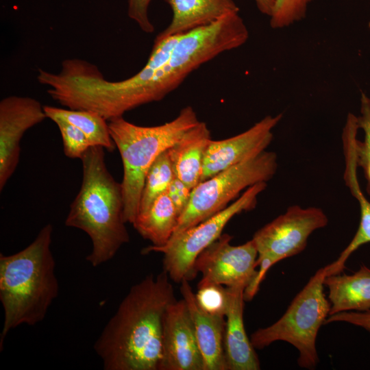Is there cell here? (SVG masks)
<instances>
[{
    "instance_id": "6da1fadb",
    "label": "cell",
    "mask_w": 370,
    "mask_h": 370,
    "mask_svg": "<svg viewBox=\"0 0 370 370\" xmlns=\"http://www.w3.org/2000/svg\"><path fill=\"white\" fill-rule=\"evenodd\" d=\"M167 273L133 285L94 344L105 370H159L162 319L175 291Z\"/></svg>"
},
{
    "instance_id": "7a4b0ae2",
    "label": "cell",
    "mask_w": 370,
    "mask_h": 370,
    "mask_svg": "<svg viewBox=\"0 0 370 370\" xmlns=\"http://www.w3.org/2000/svg\"><path fill=\"white\" fill-rule=\"evenodd\" d=\"M53 226L48 223L23 249L9 256L0 254V301L3 324L2 350L12 329L42 321L59 293L56 262L51 250Z\"/></svg>"
},
{
    "instance_id": "3957f363",
    "label": "cell",
    "mask_w": 370,
    "mask_h": 370,
    "mask_svg": "<svg viewBox=\"0 0 370 370\" xmlns=\"http://www.w3.org/2000/svg\"><path fill=\"white\" fill-rule=\"evenodd\" d=\"M81 160L82 182L70 206L65 225L88 234L92 248L86 260L96 267L112 259L130 241V235L124 219L121 183L107 168L104 148L90 147Z\"/></svg>"
},
{
    "instance_id": "277c9868",
    "label": "cell",
    "mask_w": 370,
    "mask_h": 370,
    "mask_svg": "<svg viewBox=\"0 0 370 370\" xmlns=\"http://www.w3.org/2000/svg\"><path fill=\"white\" fill-rule=\"evenodd\" d=\"M199 121L191 106L183 108L171 121L156 126L137 125L123 116L108 121L123 162L121 186L126 223L132 224L138 214L146 175L156 159Z\"/></svg>"
},
{
    "instance_id": "5b68a950",
    "label": "cell",
    "mask_w": 370,
    "mask_h": 370,
    "mask_svg": "<svg viewBox=\"0 0 370 370\" xmlns=\"http://www.w3.org/2000/svg\"><path fill=\"white\" fill-rule=\"evenodd\" d=\"M325 277V266L310 278L276 322L251 334L250 341L255 349H262L275 341H285L299 352L297 363L300 367H316L319 360L316 340L330 310V303L323 292Z\"/></svg>"
},
{
    "instance_id": "8992f818",
    "label": "cell",
    "mask_w": 370,
    "mask_h": 370,
    "mask_svg": "<svg viewBox=\"0 0 370 370\" xmlns=\"http://www.w3.org/2000/svg\"><path fill=\"white\" fill-rule=\"evenodd\" d=\"M277 169L276 153L264 151L200 182L192 189L172 237L223 210L242 190L259 182H267Z\"/></svg>"
},
{
    "instance_id": "52a82bcc",
    "label": "cell",
    "mask_w": 370,
    "mask_h": 370,
    "mask_svg": "<svg viewBox=\"0 0 370 370\" xmlns=\"http://www.w3.org/2000/svg\"><path fill=\"white\" fill-rule=\"evenodd\" d=\"M267 182H259L247 188L233 203L201 223L172 237L162 246L149 245L141 253L163 254V270L175 282L193 280L197 273L195 262L197 256L222 234L230 219L244 211L254 209L258 195Z\"/></svg>"
},
{
    "instance_id": "ba28073f",
    "label": "cell",
    "mask_w": 370,
    "mask_h": 370,
    "mask_svg": "<svg viewBox=\"0 0 370 370\" xmlns=\"http://www.w3.org/2000/svg\"><path fill=\"white\" fill-rule=\"evenodd\" d=\"M181 35L156 38L146 64L127 79L110 81L104 78L100 71L91 73L85 87L91 109L110 121L148 103L146 87L157 69L167 61Z\"/></svg>"
},
{
    "instance_id": "9c48e42d",
    "label": "cell",
    "mask_w": 370,
    "mask_h": 370,
    "mask_svg": "<svg viewBox=\"0 0 370 370\" xmlns=\"http://www.w3.org/2000/svg\"><path fill=\"white\" fill-rule=\"evenodd\" d=\"M328 223V218L320 208L289 206L253 236L258 257H268L276 264L297 255L306 247L310 235Z\"/></svg>"
},
{
    "instance_id": "30bf717a",
    "label": "cell",
    "mask_w": 370,
    "mask_h": 370,
    "mask_svg": "<svg viewBox=\"0 0 370 370\" xmlns=\"http://www.w3.org/2000/svg\"><path fill=\"white\" fill-rule=\"evenodd\" d=\"M232 238L222 234L197 256L194 268L202 275L197 288L210 284L247 287L255 278L258 251L254 241L235 246L231 245Z\"/></svg>"
},
{
    "instance_id": "8fae6325",
    "label": "cell",
    "mask_w": 370,
    "mask_h": 370,
    "mask_svg": "<svg viewBox=\"0 0 370 370\" xmlns=\"http://www.w3.org/2000/svg\"><path fill=\"white\" fill-rule=\"evenodd\" d=\"M44 106L32 97L10 95L0 101V190L14 174L20 160L24 134L42 122Z\"/></svg>"
},
{
    "instance_id": "7c38bea8",
    "label": "cell",
    "mask_w": 370,
    "mask_h": 370,
    "mask_svg": "<svg viewBox=\"0 0 370 370\" xmlns=\"http://www.w3.org/2000/svg\"><path fill=\"white\" fill-rule=\"evenodd\" d=\"M282 116H266L238 135L212 140L204 157L201 182L266 151L273 140V130Z\"/></svg>"
},
{
    "instance_id": "4fadbf2b",
    "label": "cell",
    "mask_w": 370,
    "mask_h": 370,
    "mask_svg": "<svg viewBox=\"0 0 370 370\" xmlns=\"http://www.w3.org/2000/svg\"><path fill=\"white\" fill-rule=\"evenodd\" d=\"M159 370H204L193 322L185 301H173L162 319Z\"/></svg>"
},
{
    "instance_id": "5bb4252c",
    "label": "cell",
    "mask_w": 370,
    "mask_h": 370,
    "mask_svg": "<svg viewBox=\"0 0 370 370\" xmlns=\"http://www.w3.org/2000/svg\"><path fill=\"white\" fill-rule=\"evenodd\" d=\"M227 295L224 330L227 370H258V355L247 336L243 321L245 285L225 286Z\"/></svg>"
},
{
    "instance_id": "9a60e30c",
    "label": "cell",
    "mask_w": 370,
    "mask_h": 370,
    "mask_svg": "<svg viewBox=\"0 0 370 370\" xmlns=\"http://www.w3.org/2000/svg\"><path fill=\"white\" fill-rule=\"evenodd\" d=\"M189 282H181L180 292L193 322L204 370H227L224 352L225 317L209 314L201 309Z\"/></svg>"
},
{
    "instance_id": "2e32d148",
    "label": "cell",
    "mask_w": 370,
    "mask_h": 370,
    "mask_svg": "<svg viewBox=\"0 0 370 370\" xmlns=\"http://www.w3.org/2000/svg\"><path fill=\"white\" fill-rule=\"evenodd\" d=\"M164 1L173 16L167 27L156 36L160 38L186 33L240 11L233 0Z\"/></svg>"
},
{
    "instance_id": "e0dca14e",
    "label": "cell",
    "mask_w": 370,
    "mask_h": 370,
    "mask_svg": "<svg viewBox=\"0 0 370 370\" xmlns=\"http://www.w3.org/2000/svg\"><path fill=\"white\" fill-rule=\"evenodd\" d=\"M211 140L206 123L199 121L167 150L175 175L191 189L201 182L204 160Z\"/></svg>"
},
{
    "instance_id": "ac0fdd59",
    "label": "cell",
    "mask_w": 370,
    "mask_h": 370,
    "mask_svg": "<svg viewBox=\"0 0 370 370\" xmlns=\"http://www.w3.org/2000/svg\"><path fill=\"white\" fill-rule=\"evenodd\" d=\"M323 285L329 291V315L345 311L370 310V269L361 264L355 273L326 276Z\"/></svg>"
},
{
    "instance_id": "d6986e66",
    "label": "cell",
    "mask_w": 370,
    "mask_h": 370,
    "mask_svg": "<svg viewBox=\"0 0 370 370\" xmlns=\"http://www.w3.org/2000/svg\"><path fill=\"white\" fill-rule=\"evenodd\" d=\"M344 181L360 207V222L353 238L343 250L338 258L325 266L326 276L341 273L345 269L349 256L360 247L370 243V201L368 200L358 182L356 160L348 158L345 161Z\"/></svg>"
},
{
    "instance_id": "ffe728a7",
    "label": "cell",
    "mask_w": 370,
    "mask_h": 370,
    "mask_svg": "<svg viewBox=\"0 0 370 370\" xmlns=\"http://www.w3.org/2000/svg\"><path fill=\"white\" fill-rule=\"evenodd\" d=\"M178 218L177 211L166 192L145 212L138 214L132 225L142 237L151 242V245L159 247L171 239Z\"/></svg>"
},
{
    "instance_id": "44dd1931",
    "label": "cell",
    "mask_w": 370,
    "mask_h": 370,
    "mask_svg": "<svg viewBox=\"0 0 370 370\" xmlns=\"http://www.w3.org/2000/svg\"><path fill=\"white\" fill-rule=\"evenodd\" d=\"M47 119L62 120L79 129L87 137L92 146H100L109 152L116 145L111 138L108 122L98 113L86 110H72L44 106Z\"/></svg>"
},
{
    "instance_id": "7402d4cb",
    "label": "cell",
    "mask_w": 370,
    "mask_h": 370,
    "mask_svg": "<svg viewBox=\"0 0 370 370\" xmlns=\"http://www.w3.org/2000/svg\"><path fill=\"white\" fill-rule=\"evenodd\" d=\"M175 176L166 150L158 156L147 172L138 214L145 212L158 197L167 191Z\"/></svg>"
},
{
    "instance_id": "603a6c76",
    "label": "cell",
    "mask_w": 370,
    "mask_h": 370,
    "mask_svg": "<svg viewBox=\"0 0 370 370\" xmlns=\"http://www.w3.org/2000/svg\"><path fill=\"white\" fill-rule=\"evenodd\" d=\"M360 115L357 116L359 129L364 132V139L355 141V153L358 167L362 169L366 180V190L370 196V98L361 93Z\"/></svg>"
},
{
    "instance_id": "cb8c5ba5",
    "label": "cell",
    "mask_w": 370,
    "mask_h": 370,
    "mask_svg": "<svg viewBox=\"0 0 370 370\" xmlns=\"http://www.w3.org/2000/svg\"><path fill=\"white\" fill-rule=\"evenodd\" d=\"M313 0H275L270 25L273 29L288 27L304 19Z\"/></svg>"
},
{
    "instance_id": "d4e9b609",
    "label": "cell",
    "mask_w": 370,
    "mask_h": 370,
    "mask_svg": "<svg viewBox=\"0 0 370 370\" xmlns=\"http://www.w3.org/2000/svg\"><path fill=\"white\" fill-rule=\"evenodd\" d=\"M53 122L60 130L65 156L69 158L81 160L92 147L87 137L79 129L66 121L56 119Z\"/></svg>"
},
{
    "instance_id": "484cf974",
    "label": "cell",
    "mask_w": 370,
    "mask_h": 370,
    "mask_svg": "<svg viewBox=\"0 0 370 370\" xmlns=\"http://www.w3.org/2000/svg\"><path fill=\"white\" fill-rule=\"evenodd\" d=\"M195 297L199 306L205 312L214 315L225 316L227 295L226 287L210 284L198 288Z\"/></svg>"
},
{
    "instance_id": "4316f807",
    "label": "cell",
    "mask_w": 370,
    "mask_h": 370,
    "mask_svg": "<svg viewBox=\"0 0 370 370\" xmlns=\"http://www.w3.org/2000/svg\"><path fill=\"white\" fill-rule=\"evenodd\" d=\"M151 0H127V15L140 29L147 34L154 32V26L148 16Z\"/></svg>"
},
{
    "instance_id": "83f0119b",
    "label": "cell",
    "mask_w": 370,
    "mask_h": 370,
    "mask_svg": "<svg viewBox=\"0 0 370 370\" xmlns=\"http://www.w3.org/2000/svg\"><path fill=\"white\" fill-rule=\"evenodd\" d=\"M192 189L176 176L171 181L166 193L180 215L187 206Z\"/></svg>"
},
{
    "instance_id": "f1b7e54d",
    "label": "cell",
    "mask_w": 370,
    "mask_h": 370,
    "mask_svg": "<svg viewBox=\"0 0 370 370\" xmlns=\"http://www.w3.org/2000/svg\"><path fill=\"white\" fill-rule=\"evenodd\" d=\"M332 322L348 323L370 332V310L363 312L345 311L329 315L324 324Z\"/></svg>"
},
{
    "instance_id": "f546056e",
    "label": "cell",
    "mask_w": 370,
    "mask_h": 370,
    "mask_svg": "<svg viewBox=\"0 0 370 370\" xmlns=\"http://www.w3.org/2000/svg\"><path fill=\"white\" fill-rule=\"evenodd\" d=\"M258 10L263 14L271 16L275 0H254Z\"/></svg>"
},
{
    "instance_id": "4dcf8cb0",
    "label": "cell",
    "mask_w": 370,
    "mask_h": 370,
    "mask_svg": "<svg viewBox=\"0 0 370 370\" xmlns=\"http://www.w3.org/2000/svg\"><path fill=\"white\" fill-rule=\"evenodd\" d=\"M369 28H370V22H369Z\"/></svg>"
}]
</instances>
